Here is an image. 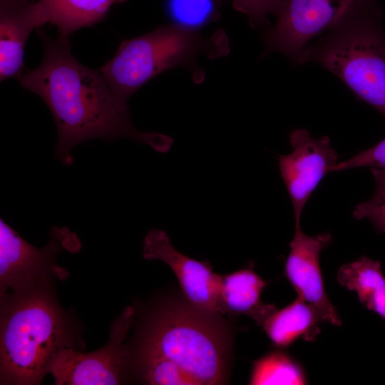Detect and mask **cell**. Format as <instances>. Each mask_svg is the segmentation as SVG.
Here are the masks:
<instances>
[{
  "label": "cell",
  "mask_w": 385,
  "mask_h": 385,
  "mask_svg": "<svg viewBox=\"0 0 385 385\" xmlns=\"http://www.w3.org/2000/svg\"><path fill=\"white\" fill-rule=\"evenodd\" d=\"M39 35L43 46L41 63L18 78L21 86L41 98L57 130L56 158L63 165L73 162L72 150L92 139L111 141L125 138L168 152L170 136L142 132L132 124L126 103L115 95L101 71L86 67L72 55L68 39Z\"/></svg>",
  "instance_id": "6da1fadb"
},
{
  "label": "cell",
  "mask_w": 385,
  "mask_h": 385,
  "mask_svg": "<svg viewBox=\"0 0 385 385\" xmlns=\"http://www.w3.org/2000/svg\"><path fill=\"white\" fill-rule=\"evenodd\" d=\"M220 314L185 300L156 307L129 349L140 379L156 385H214L227 382L232 338Z\"/></svg>",
  "instance_id": "7a4b0ae2"
},
{
  "label": "cell",
  "mask_w": 385,
  "mask_h": 385,
  "mask_svg": "<svg viewBox=\"0 0 385 385\" xmlns=\"http://www.w3.org/2000/svg\"><path fill=\"white\" fill-rule=\"evenodd\" d=\"M51 284L1 294V384H40L63 349H76V326Z\"/></svg>",
  "instance_id": "3957f363"
},
{
  "label": "cell",
  "mask_w": 385,
  "mask_h": 385,
  "mask_svg": "<svg viewBox=\"0 0 385 385\" xmlns=\"http://www.w3.org/2000/svg\"><path fill=\"white\" fill-rule=\"evenodd\" d=\"M376 0L352 6L297 62L322 66L385 118V36Z\"/></svg>",
  "instance_id": "277c9868"
},
{
  "label": "cell",
  "mask_w": 385,
  "mask_h": 385,
  "mask_svg": "<svg viewBox=\"0 0 385 385\" xmlns=\"http://www.w3.org/2000/svg\"><path fill=\"white\" fill-rule=\"evenodd\" d=\"M229 50L228 38L222 31L205 36L175 24L122 42L100 71L116 97L127 104L138 88L157 75L185 67L200 76L197 56L213 59L226 56Z\"/></svg>",
  "instance_id": "5b68a950"
},
{
  "label": "cell",
  "mask_w": 385,
  "mask_h": 385,
  "mask_svg": "<svg viewBox=\"0 0 385 385\" xmlns=\"http://www.w3.org/2000/svg\"><path fill=\"white\" fill-rule=\"evenodd\" d=\"M43 248H36L23 239L3 219L0 220V294L65 279L66 270L57 265L56 255L63 250H76L79 243L68 229L53 227Z\"/></svg>",
  "instance_id": "8992f818"
},
{
  "label": "cell",
  "mask_w": 385,
  "mask_h": 385,
  "mask_svg": "<svg viewBox=\"0 0 385 385\" xmlns=\"http://www.w3.org/2000/svg\"><path fill=\"white\" fill-rule=\"evenodd\" d=\"M134 308L126 307L113 322L110 338L102 348L82 353L63 349L53 361L49 373L56 385L120 384L130 366L129 349L123 341L131 327Z\"/></svg>",
  "instance_id": "52a82bcc"
},
{
  "label": "cell",
  "mask_w": 385,
  "mask_h": 385,
  "mask_svg": "<svg viewBox=\"0 0 385 385\" xmlns=\"http://www.w3.org/2000/svg\"><path fill=\"white\" fill-rule=\"evenodd\" d=\"M364 0H282L275 25L265 36L267 52L297 61L307 43L330 29L352 6Z\"/></svg>",
  "instance_id": "ba28073f"
},
{
  "label": "cell",
  "mask_w": 385,
  "mask_h": 385,
  "mask_svg": "<svg viewBox=\"0 0 385 385\" xmlns=\"http://www.w3.org/2000/svg\"><path fill=\"white\" fill-rule=\"evenodd\" d=\"M289 138L293 151L279 156V168L292 202L295 224H300L309 196L325 175L332 172L338 154L327 136L315 139L307 130L297 128Z\"/></svg>",
  "instance_id": "9c48e42d"
},
{
  "label": "cell",
  "mask_w": 385,
  "mask_h": 385,
  "mask_svg": "<svg viewBox=\"0 0 385 385\" xmlns=\"http://www.w3.org/2000/svg\"><path fill=\"white\" fill-rule=\"evenodd\" d=\"M143 257L167 264L175 273L183 294L191 305L212 313L220 312L221 274L215 273L210 262L190 258L172 245L168 235L162 230L151 229L143 243Z\"/></svg>",
  "instance_id": "30bf717a"
},
{
  "label": "cell",
  "mask_w": 385,
  "mask_h": 385,
  "mask_svg": "<svg viewBox=\"0 0 385 385\" xmlns=\"http://www.w3.org/2000/svg\"><path fill=\"white\" fill-rule=\"evenodd\" d=\"M332 240V235L328 232L307 235L300 224H295L294 235L289 243L290 251L284 265V274L297 297L313 305L324 322L339 327L342 320L326 293L319 265L320 253Z\"/></svg>",
  "instance_id": "8fae6325"
},
{
  "label": "cell",
  "mask_w": 385,
  "mask_h": 385,
  "mask_svg": "<svg viewBox=\"0 0 385 385\" xmlns=\"http://www.w3.org/2000/svg\"><path fill=\"white\" fill-rule=\"evenodd\" d=\"M38 0H0V79L19 78L31 32L47 23Z\"/></svg>",
  "instance_id": "7c38bea8"
},
{
  "label": "cell",
  "mask_w": 385,
  "mask_h": 385,
  "mask_svg": "<svg viewBox=\"0 0 385 385\" xmlns=\"http://www.w3.org/2000/svg\"><path fill=\"white\" fill-rule=\"evenodd\" d=\"M267 282L252 268H243L221 275L219 292L220 312L247 315L261 326L277 307L261 299Z\"/></svg>",
  "instance_id": "4fadbf2b"
},
{
  "label": "cell",
  "mask_w": 385,
  "mask_h": 385,
  "mask_svg": "<svg viewBox=\"0 0 385 385\" xmlns=\"http://www.w3.org/2000/svg\"><path fill=\"white\" fill-rule=\"evenodd\" d=\"M324 320L318 310L297 297L292 303L276 308L264 320L261 327L277 349L288 347L296 340L312 342L321 332Z\"/></svg>",
  "instance_id": "5bb4252c"
},
{
  "label": "cell",
  "mask_w": 385,
  "mask_h": 385,
  "mask_svg": "<svg viewBox=\"0 0 385 385\" xmlns=\"http://www.w3.org/2000/svg\"><path fill=\"white\" fill-rule=\"evenodd\" d=\"M337 279L342 286L355 292L368 309L385 319V276L379 261L362 256L342 265Z\"/></svg>",
  "instance_id": "9a60e30c"
},
{
  "label": "cell",
  "mask_w": 385,
  "mask_h": 385,
  "mask_svg": "<svg viewBox=\"0 0 385 385\" xmlns=\"http://www.w3.org/2000/svg\"><path fill=\"white\" fill-rule=\"evenodd\" d=\"M48 22L56 26L61 38L103 19L114 4L125 0H38Z\"/></svg>",
  "instance_id": "2e32d148"
},
{
  "label": "cell",
  "mask_w": 385,
  "mask_h": 385,
  "mask_svg": "<svg viewBox=\"0 0 385 385\" xmlns=\"http://www.w3.org/2000/svg\"><path fill=\"white\" fill-rule=\"evenodd\" d=\"M307 383L303 367L282 349L272 351L255 360L249 379V384L252 385Z\"/></svg>",
  "instance_id": "e0dca14e"
},
{
  "label": "cell",
  "mask_w": 385,
  "mask_h": 385,
  "mask_svg": "<svg viewBox=\"0 0 385 385\" xmlns=\"http://www.w3.org/2000/svg\"><path fill=\"white\" fill-rule=\"evenodd\" d=\"M168 9L177 24L190 29L215 19L213 0H168Z\"/></svg>",
  "instance_id": "ac0fdd59"
},
{
  "label": "cell",
  "mask_w": 385,
  "mask_h": 385,
  "mask_svg": "<svg viewBox=\"0 0 385 385\" xmlns=\"http://www.w3.org/2000/svg\"><path fill=\"white\" fill-rule=\"evenodd\" d=\"M375 180V191L371 197L358 204L353 216L356 220H369L379 233H385V168H372Z\"/></svg>",
  "instance_id": "d6986e66"
},
{
  "label": "cell",
  "mask_w": 385,
  "mask_h": 385,
  "mask_svg": "<svg viewBox=\"0 0 385 385\" xmlns=\"http://www.w3.org/2000/svg\"><path fill=\"white\" fill-rule=\"evenodd\" d=\"M221 2L224 0H215ZM234 8L245 14L249 19L252 26H262L267 22L269 14L277 15L282 0H229Z\"/></svg>",
  "instance_id": "ffe728a7"
},
{
  "label": "cell",
  "mask_w": 385,
  "mask_h": 385,
  "mask_svg": "<svg viewBox=\"0 0 385 385\" xmlns=\"http://www.w3.org/2000/svg\"><path fill=\"white\" fill-rule=\"evenodd\" d=\"M359 167L385 168V138L352 158L337 163L332 167V171H342Z\"/></svg>",
  "instance_id": "44dd1931"
}]
</instances>
